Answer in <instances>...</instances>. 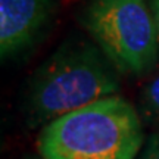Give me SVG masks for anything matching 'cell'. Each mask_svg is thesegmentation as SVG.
Here are the masks:
<instances>
[{
	"label": "cell",
	"mask_w": 159,
	"mask_h": 159,
	"mask_svg": "<svg viewBox=\"0 0 159 159\" xmlns=\"http://www.w3.org/2000/svg\"><path fill=\"white\" fill-rule=\"evenodd\" d=\"M119 71L105 52L84 39L65 41L31 77L24 100L27 124L44 127L65 114L119 91Z\"/></svg>",
	"instance_id": "obj_1"
},
{
	"label": "cell",
	"mask_w": 159,
	"mask_h": 159,
	"mask_svg": "<svg viewBox=\"0 0 159 159\" xmlns=\"http://www.w3.org/2000/svg\"><path fill=\"white\" fill-rule=\"evenodd\" d=\"M144 146L142 116L130 102L109 96L41 128V159H137Z\"/></svg>",
	"instance_id": "obj_2"
},
{
	"label": "cell",
	"mask_w": 159,
	"mask_h": 159,
	"mask_svg": "<svg viewBox=\"0 0 159 159\" xmlns=\"http://www.w3.org/2000/svg\"><path fill=\"white\" fill-rule=\"evenodd\" d=\"M81 22L119 74L155 69L159 39L149 0H89Z\"/></svg>",
	"instance_id": "obj_3"
},
{
	"label": "cell",
	"mask_w": 159,
	"mask_h": 159,
	"mask_svg": "<svg viewBox=\"0 0 159 159\" xmlns=\"http://www.w3.org/2000/svg\"><path fill=\"white\" fill-rule=\"evenodd\" d=\"M55 13V0H0V53L6 59L34 44Z\"/></svg>",
	"instance_id": "obj_4"
},
{
	"label": "cell",
	"mask_w": 159,
	"mask_h": 159,
	"mask_svg": "<svg viewBox=\"0 0 159 159\" xmlns=\"http://www.w3.org/2000/svg\"><path fill=\"white\" fill-rule=\"evenodd\" d=\"M139 114L146 122L159 125V69L143 85Z\"/></svg>",
	"instance_id": "obj_5"
},
{
	"label": "cell",
	"mask_w": 159,
	"mask_h": 159,
	"mask_svg": "<svg viewBox=\"0 0 159 159\" xmlns=\"http://www.w3.org/2000/svg\"><path fill=\"white\" fill-rule=\"evenodd\" d=\"M137 159H159V133L149 137Z\"/></svg>",
	"instance_id": "obj_6"
},
{
	"label": "cell",
	"mask_w": 159,
	"mask_h": 159,
	"mask_svg": "<svg viewBox=\"0 0 159 159\" xmlns=\"http://www.w3.org/2000/svg\"><path fill=\"white\" fill-rule=\"evenodd\" d=\"M149 5H150V9H152V13H153L156 30H158V39H159V0H149Z\"/></svg>",
	"instance_id": "obj_7"
}]
</instances>
